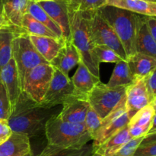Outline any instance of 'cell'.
I'll list each match as a JSON object with an SVG mask.
<instances>
[{
  "label": "cell",
  "mask_w": 156,
  "mask_h": 156,
  "mask_svg": "<svg viewBox=\"0 0 156 156\" xmlns=\"http://www.w3.org/2000/svg\"><path fill=\"white\" fill-rule=\"evenodd\" d=\"M60 110L58 106H41L22 91L7 122L12 132L23 133L30 139L45 134L47 122Z\"/></svg>",
  "instance_id": "1"
},
{
  "label": "cell",
  "mask_w": 156,
  "mask_h": 156,
  "mask_svg": "<svg viewBox=\"0 0 156 156\" xmlns=\"http://www.w3.org/2000/svg\"><path fill=\"white\" fill-rule=\"evenodd\" d=\"M68 10V9H67ZM70 24V42L81 57V61L94 76L100 78V64L94 54V44L89 26V12L68 11Z\"/></svg>",
  "instance_id": "2"
},
{
  "label": "cell",
  "mask_w": 156,
  "mask_h": 156,
  "mask_svg": "<svg viewBox=\"0 0 156 156\" xmlns=\"http://www.w3.org/2000/svg\"><path fill=\"white\" fill-rule=\"evenodd\" d=\"M101 15L114 29L121 41L127 58L136 53V36L140 15L114 6H105Z\"/></svg>",
  "instance_id": "3"
},
{
  "label": "cell",
  "mask_w": 156,
  "mask_h": 156,
  "mask_svg": "<svg viewBox=\"0 0 156 156\" xmlns=\"http://www.w3.org/2000/svg\"><path fill=\"white\" fill-rule=\"evenodd\" d=\"M47 144L66 148H79L92 140L85 123H74L61 120L57 115L46 124Z\"/></svg>",
  "instance_id": "4"
},
{
  "label": "cell",
  "mask_w": 156,
  "mask_h": 156,
  "mask_svg": "<svg viewBox=\"0 0 156 156\" xmlns=\"http://www.w3.org/2000/svg\"><path fill=\"white\" fill-rule=\"evenodd\" d=\"M12 58L16 65L22 88L26 73L36 66L47 62L34 47L29 35L16 34L12 41Z\"/></svg>",
  "instance_id": "5"
},
{
  "label": "cell",
  "mask_w": 156,
  "mask_h": 156,
  "mask_svg": "<svg viewBox=\"0 0 156 156\" xmlns=\"http://www.w3.org/2000/svg\"><path fill=\"white\" fill-rule=\"evenodd\" d=\"M126 87H109L99 81L88 95L89 106L101 119L111 113L126 96Z\"/></svg>",
  "instance_id": "6"
},
{
  "label": "cell",
  "mask_w": 156,
  "mask_h": 156,
  "mask_svg": "<svg viewBox=\"0 0 156 156\" xmlns=\"http://www.w3.org/2000/svg\"><path fill=\"white\" fill-rule=\"evenodd\" d=\"M89 26L94 46H106L114 50L123 61H127L121 41L114 29L101 16L99 9L89 12Z\"/></svg>",
  "instance_id": "7"
},
{
  "label": "cell",
  "mask_w": 156,
  "mask_h": 156,
  "mask_svg": "<svg viewBox=\"0 0 156 156\" xmlns=\"http://www.w3.org/2000/svg\"><path fill=\"white\" fill-rule=\"evenodd\" d=\"M53 73L50 64L36 66L25 74L22 84V91L37 103L42 101L50 86Z\"/></svg>",
  "instance_id": "8"
},
{
  "label": "cell",
  "mask_w": 156,
  "mask_h": 156,
  "mask_svg": "<svg viewBox=\"0 0 156 156\" xmlns=\"http://www.w3.org/2000/svg\"><path fill=\"white\" fill-rule=\"evenodd\" d=\"M129 118L126 110V96L110 114L102 119L98 129L92 136V145L98 148L108 139L128 125Z\"/></svg>",
  "instance_id": "9"
},
{
  "label": "cell",
  "mask_w": 156,
  "mask_h": 156,
  "mask_svg": "<svg viewBox=\"0 0 156 156\" xmlns=\"http://www.w3.org/2000/svg\"><path fill=\"white\" fill-rule=\"evenodd\" d=\"M73 95H75V88L71 79L53 67V76L48 90L44 99L38 104L46 108L62 106L69 97Z\"/></svg>",
  "instance_id": "10"
},
{
  "label": "cell",
  "mask_w": 156,
  "mask_h": 156,
  "mask_svg": "<svg viewBox=\"0 0 156 156\" xmlns=\"http://www.w3.org/2000/svg\"><path fill=\"white\" fill-rule=\"evenodd\" d=\"M0 80L4 86L11 107V113L15 109L20 95L22 93L21 80L13 58L2 69Z\"/></svg>",
  "instance_id": "11"
},
{
  "label": "cell",
  "mask_w": 156,
  "mask_h": 156,
  "mask_svg": "<svg viewBox=\"0 0 156 156\" xmlns=\"http://www.w3.org/2000/svg\"><path fill=\"white\" fill-rule=\"evenodd\" d=\"M37 3L62 31L64 41H70V24L68 10L64 0L38 2Z\"/></svg>",
  "instance_id": "12"
},
{
  "label": "cell",
  "mask_w": 156,
  "mask_h": 156,
  "mask_svg": "<svg viewBox=\"0 0 156 156\" xmlns=\"http://www.w3.org/2000/svg\"><path fill=\"white\" fill-rule=\"evenodd\" d=\"M150 104L143 77H136L133 82L126 87V110L130 119L136 113Z\"/></svg>",
  "instance_id": "13"
},
{
  "label": "cell",
  "mask_w": 156,
  "mask_h": 156,
  "mask_svg": "<svg viewBox=\"0 0 156 156\" xmlns=\"http://www.w3.org/2000/svg\"><path fill=\"white\" fill-rule=\"evenodd\" d=\"M89 103L86 99L73 95L62 104L57 117L61 120L74 123H84Z\"/></svg>",
  "instance_id": "14"
},
{
  "label": "cell",
  "mask_w": 156,
  "mask_h": 156,
  "mask_svg": "<svg viewBox=\"0 0 156 156\" xmlns=\"http://www.w3.org/2000/svg\"><path fill=\"white\" fill-rule=\"evenodd\" d=\"M155 108L149 104L139 110L129 119L127 127L133 139L143 137L147 134L152 121L155 119Z\"/></svg>",
  "instance_id": "15"
},
{
  "label": "cell",
  "mask_w": 156,
  "mask_h": 156,
  "mask_svg": "<svg viewBox=\"0 0 156 156\" xmlns=\"http://www.w3.org/2000/svg\"><path fill=\"white\" fill-rule=\"evenodd\" d=\"M31 0H2L3 14L7 24L19 33L24 15Z\"/></svg>",
  "instance_id": "16"
},
{
  "label": "cell",
  "mask_w": 156,
  "mask_h": 156,
  "mask_svg": "<svg viewBox=\"0 0 156 156\" xmlns=\"http://www.w3.org/2000/svg\"><path fill=\"white\" fill-rule=\"evenodd\" d=\"M78 66L77 70L71 78L75 88V95L88 100V93L100 81V78L94 76L82 61H79Z\"/></svg>",
  "instance_id": "17"
},
{
  "label": "cell",
  "mask_w": 156,
  "mask_h": 156,
  "mask_svg": "<svg viewBox=\"0 0 156 156\" xmlns=\"http://www.w3.org/2000/svg\"><path fill=\"white\" fill-rule=\"evenodd\" d=\"M80 61V54L75 46L70 41H64L62 47L50 64L64 75L69 76V72Z\"/></svg>",
  "instance_id": "18"
},
{
  "label": "cell",
  "mask_w": 156,
  "mask_h": 156,
  "mask_svg": "<svg viewBox=\"0 0 156 156\" xmlns=\"http://www.w3.org/2000/svg\"><path fill=\"white\" fill-rule=\"evenodd\" d=\"M30 151V139L23 133L12 132L9 139L0 145V156H24Z\"/></svg>",
  "instance_id": "19"
},
{
  "label": "cell",
  "mask_w": 156,
  "mask_h": 156,
  "mask_svg": "<svg viewBox=\"0 0 156 156\" xmlns=\"http://www.w3.org/2000/svg\"><path fill=\"white\" fill-rule=\"evenodd\" d=\"M29 37L35 49L48 63L54 59L64 44L62 39L36 35H29Z\"/></svg>",
  "instance_id": "20"
},
{
  "label": "cell",
  "mask_w": 156,
  "mask_h": 156,
  "mask_svg": "<svg viewBox=\"0 0 156 156\" xmlns=\"http://www.w3.org/2000/svg\"><path fill=\"white\" fill-rule=\"evenodd\" d=\"M145 16L140 15L136 36V53H143L156 58V41L148 30Z\"/></svg>",
  "instance_id": "21"
},
{
  "label": "cell",
  "mask_w": 156,
  "mask_h": 156,
  "mask_svg": "<svg viewBox=\"0 0 156 156\" xmlns=\"http://www.w3.org/2000/svg\"><path fill=\"white\" fill-rule=\"evenodd\" d=\"M105 6H114L139 15L156 16V2L142 0H105Z\"/></svg>",
  "instance_id": "22"
},
{
  "label": "cell",
  "mask_w": 156,
  "mask_h": 156,
  "mask_svg": "<svg viewBox=\"0 0 156 156\" xmlns=\"http://www.w3.org/2000/svg\"><path fill=\"white\" fill-rule=\"evenodd\" d=\"M129 70L134 77H144L156 68V58L136 52L127 58Z\"/></svg>",
  "instance_id": "23"
},
{
  "label": "cell",
  "mask_w": 156,
  "mask_h": 156,
  "mask_svg": "<svg viewBox=\"0 0 156 156\" xmlns=\"http://www.w3.org/2000/svg\"><path fill=\"white\" fill-rule=\"evenodd\" d=\"M132 139L126 125L96 148L95 151L103 156H113Z\"/></svg>",
  "instance_id": "24"
},
{
  "label": "cell",
  "mask_w": 156,
  "mask_h": 156,
  "mask_svg": "<svg viewBox=\"0 0 156 156\" xmlns=\"http://www.w3.org/2000/svg\"><path fill=\"white\" fill-rule=\"evenodd\" d=\"M95 151L92 144H86L79 148H66L47 144L37 156H91Z\"/></svg>",
  "instance_id": "25"
},
{
  "label": "cell",
  "mask_w": 156,
  "mask_h": 156,
  "mask_svg": "<svg viewBox=\"0 0 156 156\" xmlns=\"http://www.w3.org/2000/svg\"><path fill=\"white\" fill-rule=\"evenodd\" d=\"M18 34L50 37V38H57V39H62V38H59L56 34L53 33L51 30H50L48 28L46 27L44 24L33 18L28 13H26L23 17L21 28H20Z\"/></svg>",
  "instance_id": "26"
},
{
  "label": "cell",
  "mask_w": 156,
  "mask_h": 156,
  "mask_svg": "<svg viewBox=\"0 0 156 156\" xmlns=\"http://www.w3.org/2000/svg\"><path fill=\"white\" fill-rule=\"evenodd\" d=\"M16 34L10 26L0 29V73L12 58V41Z\"/></svg>",
  "instance_id": "27"
},
{
  "label": "cell",
  "mask_w": 156,
  "mask_h": 156,
  "mask_svg": "<svg viewBox=\"0 0 156 156\" xmlns=\"http://www.w3.org/2000/svg\"><path fill=\"white\" fill-rule=\"evenodd\" d=\"M134 77L129 70V66L126 61H120L116 63L111 78L106 85L109 87H128L133 82Z\"/></svg>",
  "instance_id": "28"
},
{
  "label": "cell",
  "mask_w": 156,
  "mask_h": 156,
  "mask_svg": "<svg viewBox=\"0 0 156 156\" xmlns=\"http://www.w3.org/2000/svg\"><path fill=\"white\" fill-rule=\"evenodd\" d=\"M27 13L30 14L33 18L42 23L43 24H44L46 27L51 30L53 33L56 34L59 38L62 39V31L59 28V26L52 20V18L47 15V12L36 2H34V0H31L30 2L28 7H27Z\"/></svg>",
  "instance_id": "29"
},
{
  "label": "cell",
  "mask_w": 156,
  "mask_h": 156,
  "mask_svg": "<svg viewBox=\"0 0 156 156\" xmlns=\"http://www.w3.org/2000/svg\"><path fill=\"white\" fill-rule=\"evenodd\" d=\"M68 11L90 12L105 6V0H64Z\"/></svg>",
  "instance_id": "30"
},
{
  "label": "cell",
  "mask_w": 156,
  "mask_h": 156,
  "mask_svg": "<svg viewBox=\"0 0 156 156\" xmlns=\"http://www.w3.org/2000/svg\"><path fill=\"white\" fill-rule=\"evenodd\" d=\"M133 156H156V132L143 136Z\"/></svg>",
  "instance_id": "31"
},
{
  "label": "cell",
  "mask_w": 156,
  "mask_h": 156,
  "mask_svg": "<svg viewBox=\"0 0 156 156\" xmlns=\"http://www.w3.org/2000/svg\"><path fill=\"white\" fill-rule=\"evenodd\" d=\"M94 54L99 64L101 63H117L123 61L114 50L106 46L98 45L94 47Z\"/></svg>",
  "instance_id": "32"
},
{
  "label": "cell",
  "mask_w": 156,
  "mask_h": 156,
  "mask_svg": "<svg viewBox=\"0 0 156 156\" xmlns=\"http://www.w3.org/2000/svg\"><path fill=\"white\" fill-rule=\"evenodd\" d=\"M101 118L100 116L98 115V113L89 106L88 110H87L86 116H85L84 123H85L88 132L91 134V139H92L93 135L95 133V132L97 131L99 128V127H100L101 124Z\"/></svg>",
  "instance_id": "33"
},
{
  "label": "cell",
  "mask_w": 156,
  "mask_h": 156,
  "mask_svg": "<svg viewBox=\"0 0 156 156\" xmlns=\"http://www.w3.org/2000/svg\"><path fill=\"white\" fill-rule=\"evenodd\" d=\"M150 104L156 101V68L143 77Z\"/></svg>",
  "instance_id": "34"
},
{
  "label": "cell",
  "mask_w": 156,
  "mask_h": 156,
  "mask_svg": "<svg viewBox=\"0 0 156 156\" xmlns=\"http://www.w3.org/2000/svg\"><path fill=\"white\" fill-rule=\"evenodd\" d=\"M11 115V107L4 86L0 80V119L8 120Z\"/></svg>",
  "instance_id": "35"
},
{
  "label": "cell",
  "mask_w": 156,
  "mask_h": 156,
  "mask_svg": "<svg viewBox=\"0 0 156 156\" xmlns=\"http://www.w3.org/2000/svg\"><path fill=\"white\" fill-rule=\"evenodd\" d=\"M143 138V137H139L132 139L113 156H133L134 152Z\"/></svg>",
  "instance_id": "36"
},
{
  "label": "cell",
  "mask_w": 156,
  "mask_h": 156,
  "mask_svg": "<svg viewBox=\"0 0 156 156\" xmlns=\"http://www.w3.org/2000/svg\"><path fill=\"white\" fill-rule=\"evenodd\" d=\"M12 131L7 120L0 119V145L4 143L12 136Z\"/></svg>",
  "instance_id": "37"
},
{
  "label": "cell",
  "mask_w": 156,
  "mask_h": 156,
  "mask_svg": "<svg viewBox=\"0 0 156 156\" xmlns=\"http://www.w3.org/2000/svg\"><path fill=\"white\" fill-rule=\"evenodd\" d=\"M146 22L148 30L152 38L156 41V19L155 16H147L146 15Z\"/></svg>",
  "instance_id": "38"
},
{
  "label": "cell",
  "mask_w": 156,
  "mask_h": 156,
  "mask_svg": "<svg viewBox=\"0 0 156 156\" xmlns=\"http://www.w3.org/2000/svg\"><path fill=\"white\" fill-rule=\"evenodd\" d=\"M5 26H9L7 24V22L5 18L4 14H3V9H2V0H0V29L2 28L5 27Z\"/></svg>",
  "instance_id": "39"
},
{
  "label": "cell",
  "mask_w": 156,
  "mask_h": 156,
  "mask_svg": "<svg viewBox=\"0 0 156 156\" xmlns=\"http://www.w3.org/2000/svg\"><path fill=\"white\" fill-rule=\"evenodd\" d=\"M91 156H103V155H101V154H99V153L97 152V151H94V152L93 153Z\"/></svg>",
  "instance_id": "40"
},
{
  "label": "cell",
  "mask_w": 156,
  "mask_h": 156,
  "mask_svg": "<svg viewBox=\"0 0 156 156\" xmlns=\"http://www.w3.org/2000/svg\"><path fill=\"white\" fill-rule=\"evenodd\" d=\"M24 156H34V153H33V151H30V152H28V153H27V154H26L25 155H24Z\"/></svg>",
  "instance_id": "41"
},
{
  "label": "cell",
  "mask_w": 156,
  "mask_h": 156,
  "mask_svg": "<svg viewBox=\"0 0 156 156\" xmlns=\"http://www.w3.org/2000/svg\"><path fill=\"white\" fill-rule=\"evenodd\" d=\"M142 1L149 2H156V0H142Z\"/></svg>",
  "instance_id": "42"
},
{
  "label": "cell",
  "mask_w": 156,
  "mask_h": 156,
  "mask_svg": "<svg viewBox=\"0 0 156 156\" xmlns=\"http://www.w3.org/2000/svg\"><path fill=\"white\" fill-rule=\"evenodd\" d=\"M36 2H43V1H53V0H34Z\"/></svg>",
  "instance_id": "43"
}]
</instances>
